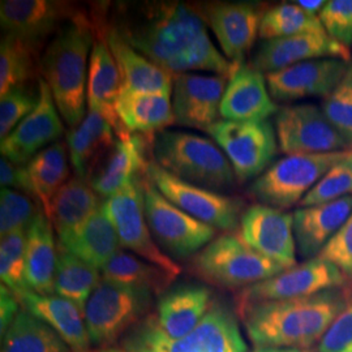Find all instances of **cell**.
<instances>
[{"label":"cell","instance_id":"cell-27","mask_svg":"<svg viewBox=\"0 0 352 352\" xmlns=\"http://www.w3.org/2000/svg\"><path fill=\"white\" fill-rule=\"evenodd\" d=\"M247 352L248 347L234 314L212 302L208 314L187 337L171 340L170 352Z\"/></svg>","mask_w":352,"mask_h":352},{"label":"cell","instance_id":"cell-34","mask_svg":"<svg viewBox=\"0 0 352 352\" xmlns=\"http://www.w3.org/2000/svg\"><path fill=\"white\" fill-rule=\"evenodd\" d=\"M101 206V196L91 188L88 180L75 176L55 195L46 215L58 238L62 240L76 231Z\"/></svg>","mask_w":352,"mask_h":352},{"label":"cell","instance_id":"cell-13","mask_svg":"<svg viewBox=\"0 0 352 352\" xmlns=\"http://www.w3.org/2000/svg\"><path fill=\"white\" fill-rule=\"evenodd\" d=\"M343 287H350V283L340 270L334 265L316 257L241 289L238 302L239 305H245L252 302L289 300Z\"/></svg>","mask_w":352,"mask_h":352},{"label":"cell","instance_id":"cell-16","mask_svg":"<svg viewBox=\"0 0 352 352\" xmlns=\"http://www.w3.org/2000/svg\"><path fill=\"white\" fill-rule=\"evenodd\" d=\"M239 235L254 251L283 269L298 265L294 214L261 204L252 205L241 215Z\"/></svg>","mask_w":352,"mask_h":352},{"label":"cell","instance_id":"cell-8","mask_svg":"<svg viewBox=\"0 0 352 352\" xmlns=\"http://www.w3.org/2000/svg\"><path fill=\"white\" fill-rule=\"evenodd\" d=\"M214 142L226 154L239 182L258 177L272 166L278 151L276 128L270 120H218L208 129Z\"/></svg>","mask_w":352,"mask_h":352},{"label":"cell","instance_id":"cell-52","mask_svg":"<svg viewBox=\"0 0 352 352\" xmlns=\"http://www.w3.org/2000/svg\"><path fill=\"white\" fill-rule=\"evenodd\" d=\"M100 352H131L128 350H120V349H104L103 351Z\"/></svg>","mask_w":352,"mask_h":352},{"label":"cell","instance_id":"cell-40","mask_svg":"<svg viewBox=\"0 0 352 352\" xmlns=\"http://www.w3.org/2000/svg\"><path fill=\"white\" fill-rule=\"evenodd\" d=\"M26 230L16 231L1 238L0 277L14 295L28 291L26 283Z\"/></svg>","mask_w":352,"mask_h":352},{"label":"cell","instance_id":"cell-49","mask_svg":"<svg viewBox=\"0 0 352 352\" xmlns=\"http://www.w3.org/2000/svg\"><path fill=\"white\" fill-rule=\"evenodd\" d=\"M0 183L1 188L16 189L24 192V166L14 164L10 160L1 157Z\"/></svg>","mask_w":352,"mask_h":352},{"label":"cell","instance_id":"cell-19","mask_svg":"<svg viewBox=\"0 0 352 352\" xmlns=\"http://www.w3.org/2000/svg\"><path fill=\"white\" fill-rule=\"evenodd\" d=\"M228 78L212 74H183L174 77L173 109L175 123L206 131L221 118Z\"/></svg>","mask_w":352,"mask_h":352},{"label":"cell","instance_id":"cell-31","mask_svg":"<svg viewBox=\"0 0 352 352\" xmlns=\"http://www.w3.org/2000/svg\"><path fill=\"white\" fill-rule=\"evenodd\" d=\"M116 140L118 136L111 123L101 113L88 110L84 120L67 133L69 161L75 168L76 176L87 180Z\"/></svg>","mask_w":352,"mask_h":352},{"label":"cell","instance_id":"cell-3","mask_svg":"<svg viewBox=\"0 0 352 352\" xmlns=\"http://www.w3.org/2000/svg\"><path fill=\"white\" fill-rule=\"evenodd\" d=\"M88 16L78 14L64 24L41 56V71L64 122L75 128L85 118L89 52L96 33Z\"/></svg>","mask_w":352,"mask_h":352},{"label":"cell","instance_id":"cell-17","mask_svg":"<svg viewBox=\"0 0 352 352\" xmlns=\"http://www.w3.org/2000/svg\"><path fill=\"white\" fill-rule=\"evenodd\" d=\"M81 12L65 1L3 0L0 25L4 36L19 38L36 51L38 45Z\"/></svg>","mask_w":352,"mask_h":352},{"label":"cell","instance_id":"cell-42","mask_svg":"<svg viewBox=\"0 0 352 352\" xmlns=\"http://www.w3.org/2000/svg\"><path fill=\"white\" fill-rule=\"evenodd\" d=\"M32 196L21 190L1 188L0 192V235L28 230L37 214L43 210Z\"/></svg>","mask_w":352,"mask_h":352},{"label":"cell","instance_id":"cell-24","mask_svg":"<svg viewBox=\"0 0 352 352\" xmlns=\"http://www.w3.org/2000/svg\"><path fill=\"white\" fill-rule=\"evenodd\" d=\"M352 214V196L322 205L300 208L294 213L296 251L304 261L318 257Z\"/></svg>","mask_w":352,"mask_h":352},{"label":"cell","instance_id":"cell-30","mask_svg":"<svg viewBox=\"0 0 352 352\" xmlns=\"http://www.w3.org/2000/svg\"><path fill=\"white\" fill-rule=\"evenodd\" d=\"M26 283L39 295L55 292V272L58 247L54 240V227L41 210L26 230Z\"/></svg>","mask_w":352,"mask_h":352},{"label":"cell","instance_id":"cell-41","mask_svg":"<svg viewBox=\"0 0 352 352\" xmlns=\"http://www.w3.org/2000/svg\"><path fill=\"white\" fill-rule=\"evenodd\" d=\"M352 196V151L333 166L299 204L300 208L322 205Z\"/></svg>","mask_w":352,"mask_h":352},{"label":"cell","instance_id":"cell-9","mask_svg":"<svg viewBox=\"0 0 352 352\" xmlns=\"http://www.w3.org/2000/svg\"><path fill=\"white\" fill-rule=\"evenodd\" d=\"M146 177L167 200L179 209L215 230L234 231L240 226L244 201L171 175L155 162H149Z\"/></svg>","mask_w":352,"mask_h":352},{"label":"cell","instance_id":"cell-35","mask_svg":"<svg viewBox=\"0 0 352 352\" xmlns=\"http://www.w3.org/2000/svg\"><path fill=\"white\" fill-rule=\"evenodd\" d=\"M102 278L154 296L162 294L176 277L133 253L119 251L102 269Z\"/></svg>","mask_w":352,"mask_h":352},{"label":"cell","instance_id":"cell-32","mask_svg":"<svg viewBox=\"0 0 352 352\" xmlns=\"http://www.w3.org/2000/svg\"><path fill=\"white\" fill-rule=\"evenodd\" d=\"M58 244L98 270H102L120 251L119 247L122 245L115 227L102 206Z\"/></svg>","mask_w":352,"mask_h":352},{"label":"cell","instance_id":"cell-1","mask_svg":"<svg viewBox=\"0 0 352 352\" xmlns=\"http://www.w3.org/2000/svg\"><path fill=\"white\" fill-rule=\"evenodd\" d=\"M113 26L135 50L173 77L201 71L230 78L239 67L215 47L193 6L177 1L124 6Z\"/></svg>","mask_w":352,"mask_h":352},{"label":"cell","instance_id":"cell-47","mask_svg":"<svg viewBox=\"0 0 352 352\" xmlns=\"http://www.w3.org/2000/svg\"><path fill=\"white\" fill-rule=\"evenodd\" d=\"M318 352H352V299L318 343Z\"/></svg>","mask_w":352,"mask_h":352},{"label":"cell","instance_id":"cell-23","mask_svg":"<svg viewBox=\"0 0 352 352\" xmlns=\"http://www.w3.org/2000/svg\"><path fill=\"white\" fill-rule=\"evenodd\" d=\"M89 62L87 102L88 110L101 113L113 126L118 139L126 138L128 133L122 126L115 104L123 89V78L111 51L104 39L97 33Z\"/></svg>","mask_w":352,"mask_h":352},{"label":"cell","instance_id":"cell-44","mask_svg":"<svg viewBox=\"0 0 352 352\" xmlns=\"http://www.w3.org/2000/svg\"><path fill=\"white\" fill-rule=\"evenodd\" d=\"M38 103V93L28 89H13L1 97L0 101V140L7 139L13 129L19 126Z\"/></svg>","mask_w":352,"mask_h":352},{"label":"cell","instance_id":"cell-4","mask_svg":"<svg viewBox=\"0 0 352 352\" xmlns=\"http://www.w3.org/2000/svg\"><path fill=\"white\" fill-rule=\"evenodd\" d=\"M154 162L171 175L204 188L226 189L235 183L226 154L214 142L184 131H162L153 140Z\"/></svg>","mask_w":352,"mask_h":352},{"label":"cell","instance_id":"cell-43","mask_svg":"<svg viewBox=\"0 0 352 352\" xmlns=\"http://www.w3.org/2000/svg\"><path fill=\"white\" fill-rule=\"evenodd\" d=\"M322 113L352 149V63L340 85L324 98Z\"/></svg>","mask_w":352,"mask_h":352},{"label":"cell","instance_id":"cell-12","mask_svg":"<svg viewBox=\"0 0 352 352\" xmlns=\"http://www.w3.org/2000/svg\"><path fill=\"white\" fill-rule=\"evenodd\" d=\"M279 151L286 155L351 151V146L315 104H292L274 118Z\"/></svg>","mask_w":352,"mask_h":352},{"label":"cell","instance_id":"cell-26","mask_svg":"<svg viewBox=\"0 0 352 352\" xmlns=\"http://www.w3.org/2000/svg\"><path fill=\"white\" fill-rule=\"evenodd\" d=\"M29 314L42 320L74 352H87L90 338L82 312L75 304L59 295H39L24 291L16 295Z\"/></svg>","mask_w":352,"mask_h":352},{"label":"cell","instance_id":"cell-50","mask_svg":"<svg viewBox=\"0 0 352 352\" xmlns=\"http://www.w3.org/2000/svg\"><path fill=\"white\" fill-rule=\"evenodd\" d=\"M296 4L305 12L318 17L320 13L322 12L324 7L327 6V1H324V0H300V1H296Z\"/></svg>","mask_w":352,"mask_h":352},{"label":"cell","instance_id":"cell-18","mask_svg":"<svg viewBox=\"0 0 352 352\" xmlns=\"http://www.w3.org/2000/svg\"><path fill=\"white\" fill-rule=\"evenodd\" d=\"M351 62L327 58L294 64L266 74L273 100L294 102L308 97H327L340 85Z\"/></svg>","mask_w":352,"mask_h":352},{"label":"cell","instance_id":"cell-46","mask_svg":"<svg viewBox=\"0 0 352 352\" xmlns=\"http://www.w3.org/2000/svg\"><path fill=\"white\" fill-rule=\"evenodd\" d=\"M318 257L334 265L352 286V214Z\"/></svg>","mask_w":352,"mask_h":352},{"label":"cell","instance_id":"cell-48","mask_svg":"<svg viewBox=\"0 0 352 352\" xmlns=\"http://www.w3.org/2000/svg\"><path fill=\"white\" fill-rule=\"evenodd\" d=\"M20 302L11 289L1 285L0 287V330L1 336L12 324L13 320L21 312Z\"/></svg>","mask_w":352,"mask_h":352},{"label":"cell","instance_id":"cell-10","mask_svg":"<svg viewBox=\"0 0 352 352\" xmlns=\"http://www.w3.org/2000/svg\"><path fill=\"white\" fill-rule=\"evenodd\" d=\"M142 177L106 199L102 208L111 221L123 248L177 277L182 267L164 253L153 238L144 210Z\"/></svg>","mask_w":352,"mask_h":352},{"label":"cell","instance_id":"cell-2","mask_svg":"<svg viewBox=\"0 0 352 352\" xmlns=\"http://www.w3.org/2000/svg\"><path fill=\"white\" fill-rule=\"evenodd\" d=\"M352 299L350 287L314 296L239 305L247 336L257 347L311 350Z\"/></svg>","mask_w":352,"mask_h":352},{"label":"cell","instance_id":"cell-21","mask_svg":"<svg viewBox=\"0 0 352 352\" xmlns=\"http://www.w3.org/2000/svg\"><path fill=\"white\" fill-rule=\"evenodd\" d=\"M148 140L149 136L132 133L116 140L87 179L91 188L106 200L136 179L146 175L151 162L146 160Z\"/></svg>","mask_w":352,"mask_h":352},{"label":"cell","instance_id":"cell-33","mask_svg":"<svg viewBox=\"0 0 352 352\" xmlns=\"http://www.w3.org/2000/svg\"><path fill=\"white\" fill-rule=\"evenodd\" d=\"M69 164L63 142L58 141L39 151L24 166V192L49 213L51 201L69 180Z\"/></svg>","mask_w":352,"mask_h":352},{"label":"cell","instance_id":"cell-39","mask_svg":"<svg viewBox=\"0 0 352 352\" xmlns=\"http://www.w3.org/2000/svg\"><path fill=\"white\" fill-rule=\"evenodd\" d=\"M34 52L24 41L3 36L0 42V94L24 88L34 75Z\"/></svg>","mask_w":352,"mask_h":352},{"label":"cell","instance_id":"cell-14","mask_svg":"<svg viewBox=\"0 0 352 352\" xmlns=\"http://www.w3.org/2000/svg\"><path fill=\"white\" fill-rule=\"evenodd\" d=\"M206 25L210 26L222 54L231 63H244L260 36L264 7L248 1H222L202 6L199 10Z\"/></svg>","mask_w":352,"mask_h":352},{"label":"cell","instance_id":"cell-28","mask_svg":"<svg viewBox=\"0 0 352 352\" xmlns=\"http://www.w3.org/2000/svg\"><path fill=\"white\" fill-rule=\"evenodd\" d=\"M173 90L136 93L122 90L115 111L128 133L151 136L175 123Z\"/></svg>","mask_w":352,"mask_h":352},{"label":"cell","instance_id":"cell-36","mask_svg":"<svg viewBox=\"0 0 352 352\" xmlns=\"http://www.w3.org/2000/svg\"><path fill=\"white\" fill-rule=\"evenodd\" d=\"M101 280L97 267L87 264L58 244L55 272L56 295L74 302L84 315L89 299Z\"/></svg>","mask_w":352,"mask_h":352},{"label":"cell","instance_id":"cell-38","mask_svg":"<svg viewBox=\"0 0 352 352\" xmlns=\"http://www.w3.org/2000/svg\"><path fill=\"white\" fill-rule=\"evenodd\" d=\"M305 33H327L320 17L305 12L296 3H283L266 10L260 38L265 41Z\"/></svg>","mask_w":352,"mask_h":352},{"label":"cell","instance_id":"cell-15","mask_svg":"<svg viewBox=\"0 0 352 352\" xmlns=\"http://www.w3.org/2000/svg\"><path fill=\"white\" fill-rule=\"evenodd\" d=\"M62 116L54 102L47 82L38 78L36 109L0 144L1 157L19 166H25L39 151L58 142L63 135Z\"/></svg>","mask_w":352,"mask_h":352},{"label":"cell","instance_id":"cell-7","mask_svg":"<svg viewBox=\"0 0 352 352\" xmlns=\"http://www.w3.org/2000/svg\"><path fill=\"white\" fill-rule=\"evenodd\" d=\"M144 210L153 238L170 256L186 258L204 250L217 234L214 227L183 212L146 177L142 179Z\"/></svg>","mask_w":352,"mask_h":352},{"label":"cell","instance_id":"cell-5","mask_svg":"<svg viewBox=\"0 0 352 352\" xmlns=\"http://www.w3.org/2000/svg\"><path fill=\"white\" fill-rule=\"evenodd\" d=\"M192 269L204 280L226 289H245L286 270L234 232L212 240L196 254Z\"/></svg>","mask_w":352,"mask_h":352},{"label":"cell","instance_id":"cell-51","mask_svg":"<svg viewBox=\"0 0 352 352\" xmlns=\"http://www.w3.org/2000/svg\"><path fill=\"white\" fill-rule=\"evenodd\" d=\"M253 352H312L305 349H294V347H257Z\"/></svg>","mask_w":352,"mask_h":352},{"label":"cell","instance_id":"cell-37","mask_svg":"<svg viewBox=\"0 0 352 352\" xmlns=\"http://www.w3.org/2000/svg\"><path fill=\"white\" fill-rule=\"evenodd\" d=\"M1 352H71L47 324L21 311L3 334Z\"/></svg>","mask_w":352,"mask_h":352},{"label":"cell","instance_id":"cell-20","mask_svg":"<svg viewBox=\"0 0 352 352\" xmlns=\"http://www.w3.org/2000/svg\"><path fill=\"white\" fill-rule=\"evenodd\" d=\"M327 58L351 62V52L327 33H305L265 41L256 51L251 64L266 75L294 64Z\"/></svg>","mask_w":352,"mask_h":352},{"label":"cell","instance_id":"cell-25","mask_svg":"<svg viewBox=\"0 0 352 352\" xmlns=\"http://www.w3.org/2000/svg\"><path fill=\"white\" fill-rule=\"evenodd\" d=\"M97 33L107 43L123 78L124 91L154 93L173 90L174 77L135 50L110 24H97Z\"/></svg>","mask_w":352,"mask_h":352},{"label":"cell","instance_id":"cell-11","mask_svg":"<svg viewBox=\"0 0 352 352\" xmlns=\"http://www.w3.org/2000/svg\"><path fill=\"white\" fill-rule=\"evenodd\" d=\"M151 298L146 292L102 278L84 314L90 343L96 346L113 343L146 312Z\"/></svg>","mask_w":352,"mask_h":352},{"label":"cell","instance_id":"cell-22","mask_svg":"<svg viewBox=\"0 0 352 352\" xmlns=\"http://www.w3.org/2000/svg\"><path fill=\"white\" fill-rule=\"evenodd\" d=\"M278 110L264 72L251 63L240 64L227 81L221 118L231 122H265L270 116H276Z\"/></svg>","mask_w":352,"mask_h":352},{"label":"cell","instance_id":"cell-45","mask_svg":"<svg viewBox=\"0 0 352 352\" xmlns=\"http://www.w3.org/2000/svg\"><path fill=\"white\" fill-rule=\"evenodd\" d=\"M320 20L327 34L346 47L352 45V0L327 1Z\"/></svg>","mask_w":352,"mask_h":352},{"label":"cell","instance_id":"cell-29","mask_svg":"<svg viewBox=\"0 0 352 352\" xmlns=\"http://www.w3.org/2000/svg\"><path fill=\"white\" fill-rule=\"evenodd\" d=\"M212 302L210 289L196 285L180 286L162 296L157 320L170 338L182 340L200 324Z\"/></svg>","mask_w":352,"mask_h":352},{"label":"cell","instance_id":"cell-6","mask_svg":"<svg viewBox=\"0 0 352 352\" xmlns=\"http://www.w3.org/2000/svg\"><path fill=\"white\" fill-rule=\"evenodd\" d=\"M349 153L286 155L256 177L248 192L261 205L286 210L300 204L320 179Z\"/></svg>","mask_w":352,"mask_h":352}]
</instances>
